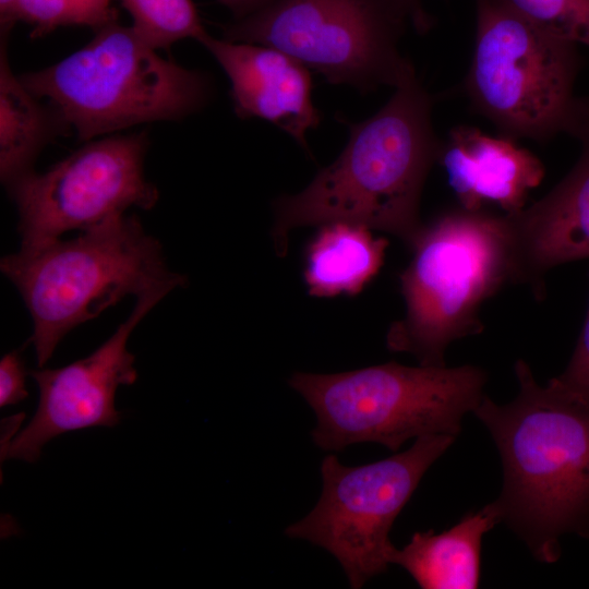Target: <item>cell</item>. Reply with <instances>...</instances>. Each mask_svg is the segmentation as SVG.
Segmentation results:
<instances>
[{"label": "cell", "instance_id": "cb8c5ba5", "mask_svg": "<svg viewBox=\"0 0 589 589\" xmlns=\"http://www.w3.org/2000/svg\"><path fill=\"white\" fill-rule=\"evenodd\" d=\"M20 22V0H0V29L1 38H7Z\"/></svg>", "mask_w": 589, "mask_h": 589}, {"label": "cell", "instance_id": "8992f818", "mask_svg": "<svg viewBox=\"0 0 589 589\" xmlns=\"http://www.w3.org/2000/svg\"><path fill=\"white\" fill-rule=\"evenodd\" d=\"M476 36L462 89L501 135L548 142L577 136L589 101L575 95L577 44L558 37L510 0H474Z\"/></svg>", "mask_w": 589, "mask_h": 589}, {"label": "cell", "instance_id": "52a82bcc", "mask_svg": "<svg viewBox=\"0 0 589 589\" xmlns=\"http://www.w3.org/2000/svg\"><path fill=\"white\" fill-rule=\"evenodd\" d=\"M486 372L471 364L407 366L397 362L354 371L296 372L288 384L316 416L314 444L330 452L364 442L392 452L411 437H457L464 417L482 400Z\"/></svg>", "mask_w": 589, "mask_h": 589}, {"label": "cell", "instance_id": "2e32d148", "mask_svg": "<svg viewBox=\"0 0 589 589\" xmlns=\"http://www.w3.org/2000/svg\"><path fill=\"white\" fill-rule=\"evenodd\" d=\"M388 241L349 221H332L321 229L305 253L304 280L314 297L357 294L377 274Z\"/></svg>", "mask_w": 589, "mask_h": 589}, {"label": "cell", "instance_id": "ffe728a7", "mask_svg": "<svg viewBox=\"0 0 589 589\" xmlns=\"http://www.w3.org/2000/svg\"><path fill=\"white\" fill-rule=\"evenodd\" d=\"M548 32L589 46V0H510Z\"/></svg>", "mask_w": 589, "mask_h": 589}, {"label": "cell", "instance_id": "5b68a950", "mask_svg": "<svg viewBox=\"0 0 589 589\" xmlns=\"http://www.w3.org/2000/svg\"><path fill=\"white\" fill-rule=\"evenodd\" d=\"M400 274L406 313L394 322L386 346L421 365H446L458 339L480 334L482 304L510 284L512 244L504 215L458 208L424 225Z\"/></svg>", "mask_w": 589, "mask_h": 589}, {"label": "cell", "instance_id": "44dd1931", "mask_svg": "<svg viewBox=\"0 0 589 589\" xmlns=\"http://www.w3.org/2000/svg\"><path fill=\"white\" fill-rule=\"evenodd\" d=\"M550 381L589 406V309L566 369Z\"/></svg>", "mask_w": 589, "mask_h": 589}, {"label": "cell", "instance_id": "ac0fdd59", "mask_svg": "<svg viewBox=\"0 0 589 589\" xmlns=\"http://www.w3.org/2000/svg\"><path fill=\"white\" fill-rule=\"evenodd\" d=\"M132 16L135 32L156 49L205 33L192 0H120Z\"/></svg>", "mask_w": 589, "mask_h": 589}, {"label": "cell", "instance_id": "7a4b0ae2", "mask_svg": "<svg viewBox=\"0 0 589 589\" xmlns=\"http://www.w3.org/2000/svg\"><path fill=\"white\" fill-rule=\"evenodd\" d=\"M434 99L413 75L372 117L349 123L340 155L301 192L274 203L276 253L286 255L290 230L349 221L381 230L412 248L424 227L420 200L437 163Z\"/></svg>", "mask_w": 589, "mask_h": 589}, {"label": "cell", "instance_id": "8fae6325", "mask_svg": "<svg viewBox=\"0 0 589 589\" xmlns=\"http://www.w3.org/2000/svg\"><path fill=\"white\" fill-rule=\"evenodd\" d=\"M170 290L157 289L136 298V303L116 332L93 353L65 366L32 371L39 389L38 408L28 424L1 446V459L38 460L51 438L92 426L113 428L121 412L115 408L120 385L137 380L129 337L144 316Z\"/></svg>", "mask_w": 589, "mask_h": 589}, {"label": "cell", "instance_id": "e0dca14e", "mask_svg": "<svg viewBox=\"0 0 589 589\" xmlns=\"http://www.w3.org/2000/svg\"><path fill=\"white\" fill-rule=\"evenodd\" d=\"M7 38L0 49V178L8 189L35 171L34 163L61 127L10 68Z\"/></svg>", "mask_w": 589, "mask_h": 589}, {"label": "cell", "instance_id": "6da1fadb", "mask_svg": "<svg viewBox=\"0 0 589 589\" xmlns=\"http://www.w3.org/2000/svg\"><path fill=\"white\" fill-rule=\"evenodd\" d=\"M514 370L517 396L498 405L484 395L473 410L502 460L492 503L536 560L554 563L562 536L589 538V406L551 381L540 385L522 359Z\"/></svg>", "mask_w": 589, "mask_h": 589}, {"label": "cell", "instance_id": "603a6c76", "mask_svg": "<svg viewBox=\"0 0 589 589\" xmlns=\"http://www.w3.org/2000/svg\"><path fill=\"white\" fill-rule=\"evenodd\" d=\"M226 7L232 14V20L242 19L264 7L271 4L275 0H217Z\"/></svg>", "mask_w": 589, "mask_h": 589}, {"label": "cell", "instance_id": "9c48e42d", "mask_svg": "<svg viewBox=\"0 0 589 589\" xmlns=\"http://www.w3.org/2000/svg\"><path fill=\"white\" fill-rule=\"evenodd\" d=\"M455 436L417 437L402 453L362 466L342 465L336 455L321 464L323 489L314 508L285 529L328 551L341 565L349 586L359 589L386 572L396 546L393 524L426 470L449 448Z\"/></svg>", "mask_w": 589, "mask_h": 589}, {"label": "cell", "instance_id": "7c38bea8", "mask_svg": "<svg viewBox=\"0 0 589 589\" xmlns=\"http://www.w3.org/2000/svg\"><path fill=\"white\" fill-rule=\"evenodd\" d=\"M581 154L548 194L507 215L512 244L510 284L545 294L543 278L555 266L589 257V122L576 136Z\"/></svg>", "mask_w": 589, "mask_h": 589}, {"label": "cell", "instance_id": "ba28073f", "mask_svg": "<svg viewBox=\"0 0 589 589\" xmlns=\"http://www.w3.org/2000/svg\"><path fill=\"white\" fill-rule=\"evenodd\" d=\"M409 23L402 0H275L225 24L223 35L277 48L329 83L366 93L416 75L398 48Z\"/></svg>", "mask_w": 589, "mask_h": 589}, {"label": "cell", "instance_id": "d4e9b609", "mask_svg": "<svg viewBox=\"0 0 589 589\" xmlns=\"http://www.w3.org/2000/svg\"><path fill=\"white\" fill-rule=\"evenodd\" d=\"M413 17V27L421 33L426 32L433 24L432 19L422 7V0H402Z\"/></svg>", "mask_w": 589, "mask_h": 589}, {"label": "cell", "instance_id": "30bf717a", "mask_svg": "<svg viewBox=\"0 0 589 589\" xmlns=\"http://www.w3.org/2000/svg\"><path fill=\"white\" fill-rule=\"evenodd\" d=\"M148 144L144 131L91 140L45 172L33 171L9 187L21 250L91 229L130 207L153 208L158 191L144 173Z\"/></svg>", "mask_w": 589, "mask_h": 589}, {"label": "cell", "instance_id": "9a60e30c", "mask_svg": "<svg viewBox=\"0 0 589 589\" xmlns=\"http://www.w3.org/2000/svg\"><path fill=\"white\" fill-rule=\"evenodd\" d=\"M500 522L491 502L447 530L414 532L405 546L395 549L392 564L406 569L422 589L478 588L482 539Z\"/></svg>", "mask_w": 589, "mask_h": 589}, {"label": "cell", "instance_id": "4fadbf2b", "mask_svg": "<svg viewBox=\"0 0 589 589\" xmlns=\"http://www.w3.org/2000/svg\"><path fill=\"white\" fill-rule=\"evenodd\" d=\"M230 81L236 115L274 123L308 149L305 135L322 119L312 99V79L305 65L269 46L218 39L199 40Z\"/></svg>", "mask_w": 589, "mask_h": 589}, {"label": "cell", "instance_id": "7402d4cb", "mask_svg": "<svg viewBox=\"0 0 589 589\" xmlns=\"http://www.w3.org/2000/svg\"><path fill=\"white\" fill-rule=\"evenodd\" d=\"M27 371L19 351H11L0 362V406L15 405L27 397Z\"/></svg>", "mask_w": 589, "mask_h": 589}, {"label": "cell", "instance_id": "5bb4252c", "mask_svg": "<svg viewBox=\"0 0 589 589\" xmlns=\"http://www.w3.org/2000/svg\"><path fill=\"white\" fill-rule=\"evenodd\" d=\"M437 163L445 168L460 207L468 211L495 204L507 215L517 214L544 177L541 160L516 140L471 125L449 131L441 142Z\"/></svg>", "mask_w": 589, "mask_h": 589}, {"label": "cell", "instance_id": "3957f363", "mask_svg": "<svg viewBox=\"0 0 589 589\" xmlns=\"http://www.w3.org/2000/svg\"><path fill=\"white\" fill-rule=\"evenodd\" d=\"M0 269L31 314L39 368L70 330L127 296L172 291L187 284L167 267L160 242L136 216L125 214L70 240L20 249L1 260Z\"/></svg>", "mask_w": 589, "mask_h": 589}, {"label": "cell", "instance_id": "277c9868", "mask_svg": "<svg viewBox=\"0 0 589 589\" xmlns=\"http://www.w3.org/2000/svg\"><path fill=\"white\" fill-rule=\"evenodd\" d=\"M132 26L111 22L59 62L21 74L82 141L155 121L187 118L211 95L204 73L165 59Z\"/></svg>", "mask_w": 589, "mask_h": 589}, {"label": "cell", "instance_id": "d6986e66", "mask_svg": "<svg viewBox=\"0 0 589 589\" xmlns=\"http://www.w3.org/2000/svg\"><path fill=\"white\" fill-rule=\"evenodd\" d=\"M20 21L33 26L32 37L61 26H88L94 31L117 21L111 0H20Z\"/></svg>", "mask_w": 589, "mask_h": 589}]
</instances>
